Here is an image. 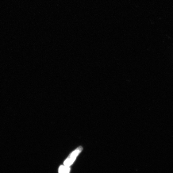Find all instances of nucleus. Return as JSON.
<instances>
[{
	"instance_id": "nucleus-1",
	"label": "nucleus",
	"mask_w": 173,
	"mask_h": 173,
	"mask_svg": "<svg viewBox=\"0 0 173 173\" xmlns=\"http://www.w3.org/2000/svg\"><path fill=\"white\" fill-rule=\"evenodd\" d=\"M83 148L81 146L78 148L74 152H72L64 161V164L66 167H69L71 165L75 160L78 155L80 153Z\"/></svg>"
},
{
	"instance_id": "nucleus-2",
	"label": "nucleus",
	"mask_w": 173,
	"mask_h": 173,
	"mask_svg": "<svg viewBox=\"0 0 173 173\" xmlns=\"http://www.w3.org/2000/svg\"><path fill=\"white\" fill-rule=\"evenodd\" d=\"M70 171L69 167L63 165L61 166L59 170V173H69Z\"/></svg>"
}]
</instances>
